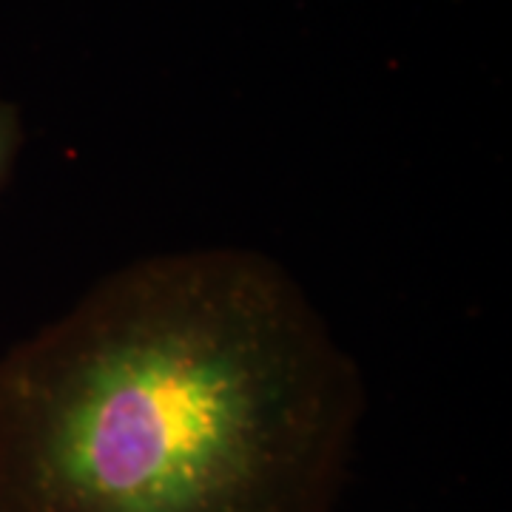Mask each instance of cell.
<instances>
[{
  "mask_svg": "<svg viewBox=\"0 0 512 512\" xmlns=\"http://www.w3.org/2000/svg\"><path fill=\"white\" fill-rule=\"evenodd\" d=\"M20 143H23V128H20L18 109L9 103H0V188L15 165Z\"/></svg>",
  "mask_w": 512,
  "mask_h": 512,
  "instance_id": "obj_2",
  "label": "cell"
},
{
  "mask_svg": "<svg viewBox=\"0 0 512 512\" xmlns=\"http://www.w3.org/2000/svg\"><path fill=\"white\" fill-rule=\"evenodd\" d=\"M362 416L271 256H146L0 359V512H333Z\"/></svg>",
  "mask_w": 512,
  "mask_h": 512,
  "instance_id": "obj_1",
  "label": "cell"
}]
</instances>
